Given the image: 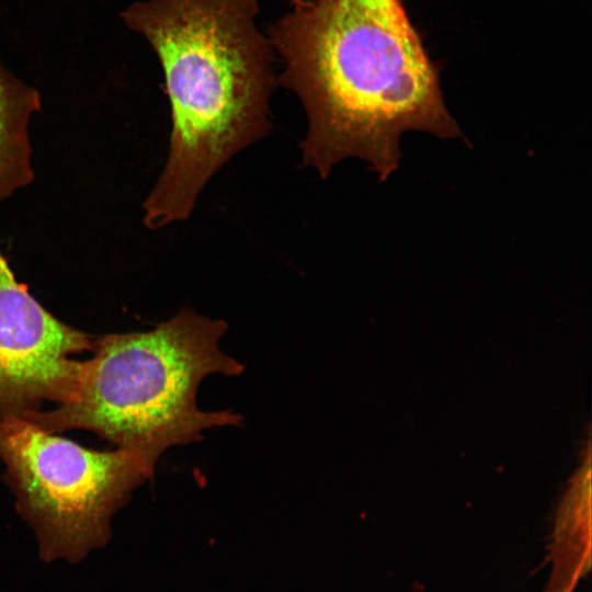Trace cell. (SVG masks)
Masks as SVG:
<instances>
[{"instance_id":"1","label":"cell","mask_w":592,"mask_h":592,"mask_svg":"<svg viewBox=\"0 0 592 592\" xmlns=\"http://www.w3.org/2000/svg\"><path fill=\"white\" fill-rule=\"evenodd\" d=\"M264 31L277 87L306 113L303 162L322 179L358 158L387 180L407 132L463 137L402 0H304Z\"/></svg>"},{"instance_id":"2","label":"cell","mask_w":592,"mask_h":592,"mask_svg":"<svg viewBox=\"0 0 592 592\" xmlns=\"http://www.w3.org/2000/svg\"><path fill=\"white\" fill-rule=\"evenodd\" d=\"M259 13V0H141L121 13L156 54L171 109L146 227L186 219L209 179L271 129L276 58Z\"/></svg>"},{"instance_id":"3","label":"cell","mask_w":592,"mask_h":592,"mask_svg":"<svg viewBox=\"0 0 592 592\" xmlns=\"http://www.w3.org/2000/svg\"><path fill=\"white\" fill-rule=\"evenodd\" d=\"M228 328L184 309L145 332L93 339L76 395L49 410L23 415L49 433L86 430L140 455L151 467L168 448L239 425L230 411H203L197 389L212 374L239 375L243 365L220 350Z\"/></svg>"},{"instance_id":"4","label":"cell","mask_w":592,"mask_h":592,"mask_svg":"<svg viewBox=\"0 0 592 592\" xmlns=\"http://www.w3.org/2000/svg\"><path fill=\"white\" fill-rule=\"evenodd\" d=\"M3 479L44 561L77 562L111 537V520L153 474L140 455L87 448L30 420H0Z\"/></svg>"},{"instance_id":"5","label":"cell","mask_w":592,"mask_h":592,"mask_svg":"<svg viewBox=\"0 0 592 592\" xmlns=\"http://www.w3.org/2000/svg\"><path fill=\"white\" fill-rule=\"evenodd\" d=\"M92 337L58 320L18 282L0 252V420L69 401Z\"/></svg>"},{"instance_id":"6","label":"cell","mask_w":592,"mask_h":592,"mask_svg":"<svg viewBox=\"0 0 592 592\" xmlns=\"http://www.w3.org/2000/svg\"><path fill=\"white\" fill-rule=\"evenodd\" d=\"M38 92L0 66V205L34 180L29 123Z\"/></svg>"},{"instance_id":"7","label":"cell","mask_w":592,"mask_h":592,"mask_svg":"<svg viewBox=\"0 0 592 592\" xmlns=\"http://www.w3.org/2000/svg\"><path fill=\"white\" fill-rule=\"evenodd\" d=\"M301 1L303 0H288V3H289V5H293V4H295V3L297 4V3L301 2Z\"/></svg>"}]
</instances>
